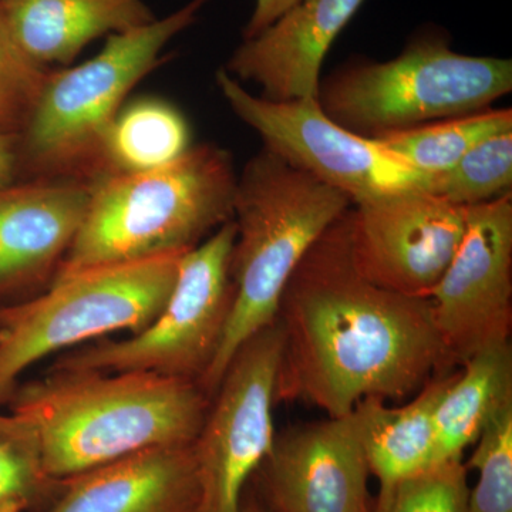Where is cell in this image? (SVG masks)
Masks as SVG:
<instances>
[{"label": "cell", "mask_w": 512, "mask_h": 512, "mask_svg": "<svg viewBox=\"0 0 512 512\" xmlns=\"http://www.w3.org/2000/svg\"><path fill=\"white\" fill-rule=\"evenodd\" d=\"M466 468L478 473L468 512H512V404L488 421Z\"/></svg>", "instance_id": "obj_24"}, {"label": "cell", "mask_w": 512, "mask_h": 512, "mask_svg": "<svg viewBox=\"0 0 512 512\" xmlns=\"http://www.w3.org/2000/svg\"><path fill=\"white\" fill-rule=\"evenodd\" d=\"M366 0H299L259 35L244 39L224 67L258 84L271 101L318 100L330 47Z\"/></svg>", "instance_id": "obj_15"}, {"label": "cell", "mask_w": 512, "mask_h": 512, "mask_svg": "<svg viewBox=\"0 0 512 512\" xmlns=\"http://www.w3.org/2000/svg\"><path fill=\"white\" fill-rule=\"evenodd\" d=\"M512 131V111L483 110L375 137L387 151L421 174L450 170L487 138Z\"/></svg>", "instance_id": "obj_21"}, {"label": "cell", "mask_w": 512, "mask_h": 512, "mask_svg": "<svg viewBox=\"0 0 512 512\" xmlns=\"http://www.w3.org/2000/svg\"><path fill=\"white\" fill-rule=\"evenodd\" d=\"M19 165V136L0 130V188L13 184Z\"/></svg>", "instance_id": "obj_28"}, {"label": "cell", "mask_w": 512, "mask_h": 512, "mask_svg": "<svg viewBox=\"0 0 512 512\" xmlns=\"http://www.w3.org/2000/svg\"><path fill=\"white\" fill-rule=\"evenodd\" d=\"M181 255L57 276L45 292L0 305V404L45 357L147 328L173 291Z\"/></svg>", "instance_id": "obj_7"}, {"label": "cell", "mask_w": 512, "mask_h": 512, "mask_svg": "<svg viewBox=\"0 0 512 512\" xmlns=\"http://www.w3.org/2000/svg\"><path fill=\"white\" fill-rule=\"evenodd\" d=\"M350 255L373 285L429 299L466 232L467 208L426 190L357 202L346 212Z\"/></svg>", "instance_id": "obj_12"}, {"label": "cell", "mask_w": 512, "mask_h": 512, "mask_svg": "<svg viewBox=\"0 0 512 512\" xmlns=\"http://www.w3.org/2000/svg\"><path fill=\"white\" fill-rule=\"evenodd\" d=\"M49 70L23 55L0 6V130L20 136Z\"/></svg>", "instance_id": "obj_26"}, {"label": "cell", "mask_w": 512, "mask_h": 512, "mask_svg": "<svg viewBox=\"0 0 512 512\" xmlns=\"http://www.w3.org/2000/svg\"><path fill=\"white\" fill-rule=\"evenodd\" d=\"M43 512H201L194 447L150 448L60 481Z\"/></svg>", "instance_id": "obj_16"}, {"label": "cell", "mask_w": 512, "mask_h": 512, "mask_svg": "<svg viewBox=\"0 0 512 512\" xmlns=\"http://www.w3.org/2000/svg\"><path fill=\"white\" fill-rule=\"evenodd\" d=\"M512 404L511 343L481 350L461 365L434 413L436 464L461 460L488 421Z\"/></svg>", "instance_id": "obj_19"}, {"label": "cell", "mask_w": 512, "mask_h": 512, "mask_svg": "<svg viewBox=\"0 0 512 512\" xmlns=\"http://www.w3.org/2000/svg\"><path fill=\"white\" fill-rule=\"evenodd\" d=\"M190 147V127L181 111L164 100H137L121 109L110 127L101 153L103 175L157 170Z\"/></svg>", "instance_id": "obj_20"}, {"label": "cell", "mask_w": 512, "mask_h": 512, "mask_svg": "<svg viewBox=\"0 0 512 512\" xmlns=\"http://www.w3.org/2000/svg\"><path fill=\"white\" fill-rule=\"evenodd\" d=\"M456 372L437 373L403 406L367 397L353 409L367 466L380 487L436 466L434 413Z\"/></svg>", "instance_id": "obj_18"}, {"label": "cell", "mask_w": 512, "mask_h": 512, "mask_svg": "<svg viewBox=\"0 0 512 512\" xmlns=\"http://www.w3.org/2000/svg\"><path fill=\"white\" fill-rule=\"evenodd\" d=\"M93 181L39 178L0 188V301L52 284L79 234Z\"/></svg>", "instance_id": "obj_14"}, {"label": "cell", "mask_w": 512, "mask_h": 512, "mask_svg": "<svg viewBox=\"0 0 512 512\" xmlns=\"http://www.w3.org/2000/svg\"><path fill=\"white\" fill-rule=\"evenodd\" d=\"M205 3L191 0L163 19L111 35L93 59L47 73L19 136V154L32 173L89 181L101 177L104 141L128 93L163 62L165 46L195 23Z\"/></svg>", "instance_id": "obj_5"}, {"label": "cell", "mask_w": 512, "mask_h": 512, "mask_svg": "<svg viewBox=\"0 0 512 512\" xmlns=\"http://www.w3.org/2000/svg\"><path fill=\"white\" fill-rule=\"evenodd\" d=\"M235 235L232 220L180 256L173 291L147 328L67 353L50 370L156 373L200 384L231 312Z\"/></svg>", "instance_id": "obj_8"}, {"label": "cell", "mask_w": 512, "mask_h": 512, "mask_svg": "<svg viewBox=\"0 0 512 512\" xmlns=\"http://www.w3.org/2000/svg\"><path fill=\"white\" fill-rule=\"evenodd\" d=\"M512 131L478 144L444 173L430 175L427 192L457 207H473L511 192Z\"/></svg>", "instance_id": "obj_23"}, {"label": "cell", "mask_w": 512, "mask_h": 512, "mask_svg": "<svg viewBox=\"0 0 512 512\" xmlns=\"http://www.w3.org/2000/svg\"><path fill=\"white\" fill-rule=\"evenodd\" d=\"M10 35L37 66L69 64L93 40L156 20L144 0H0Z\"/></svg>", "instance_id": "obj_17"}, {"label": "cell", "mask_w": 512, "mask_h": 512, "mask_svg": "<svg viewBox=\"0 0 512 512\" xmlns=\"http://www.w3.org/2000/svg\"><path fill=\"white\" fill-rule=\"evenodd\" d=\"M218 89L239 120L255 130L265 150L348 195L353 204L407 190H427L421 174L375 140L330 119L319 101H271L249 93L221 67Z\"/></svg>", "instance_id": "obj_9"}, {"label": "cell", "mask_w": 512, "mask_h": 512, "mask_svg": "<svg viewBox=\"0 0 512 512\" xmlns=\"http://www.w3.org/2000/svg\"><path fill=\"white\" fill-rule=\"evenodd\" d=\"M298 2L299 0H255L254 12L244 29V39L259 35Z\"/></svg>", "instance_id": "obj_27"}, {"label": "cell", "mask_w": 512, "mask_h": 512, "mask_svg": "<svg viewBox=\"0 0 512 512\" xmlns=\"http://www.w3.org/2000/svg\"><path fill=\"white\" fill-rule=\"evenodd\" d=\"M353 202L262 148L238 177L237 235L231 255L234 299L220 349L200 386L212 396L235 352L272 325L303 256Z\"/></svg>", "instance_id": "obj_4"}, {"label": "cell", "mask_w": 512, "mask_h": 512, "mask_svg": "<svg viewBox=\"0 0 512 512\" xmlns=\"http://www.w3.org/2000/svg\"><path fill=\"white\" fill-rule=\"evenodd\" d=\"M512 89V62L454 52L446 37H414L389 62H356L320 83L322 110L369 138L487 110Z\"/></svg>", "instance_id": "obj_6"}, {"label": "cell", "mask_w": 512, "mask_h": 512, "mask_svg": "<svg viewBox=\"0 0 512 512\" xmlns=\"http://www.w3.org/2000/svg\"><path fill=\"white\" fill-rule=\"evenodd\" d=\"M256 473L271 512L370 511V470L353 412L275 436Z\"/></svg>", "instance_id": "obj_13"}, {"label": "cell", "mask_w": 512, "mask_h": 512, "mask_svg": "<svg viewBox=\"0 0 512 512\" xmlns=\"http://www.w3.org/2000/svg\"><path fill=\"white\" fill-rule=\"evenodd\" d=\"M468 491L466 466L447 461L380 487L369 512H468Z\"/></svg>", "instance_id": "obj_25"}, {"label": "cell", "mask_w": 512, "mask_h": 512, "mask_svg": "<svg viewBox=\"0 0 512 512\" xmlns=\"http://www.w3.org/2000/svg\"><path fill=\"white\" fill-rule=\"evenodd\" d=\"M346 212L303 256L276 315L284 332L276 402L301 400L328 417L352 413L367 397L406 399L446 372L429 299L359 274Z\"/></svg>", "instance_id": "obj_1"}, {"label": "cell", "mask_w": 512, "mask_h": 512, "mask_svg": "<svg viewBox=\"0 0 512 512\" xmlns=\"http://www.w3.org/2000/svg\"><path fill=\"white\" fill-rule=\"evenodd\" d=\"M35 427L47 474L67 480L120 458L194 444L211 397L156 373L49 370L10 397Z\"/></svg>", "instance_id": "obj_2"}, {"label": "cell", "mask_w": 512, "mask_h": 512, "mask_svg": "<svg viewBox=\"0 0 512 512\" xmlns=\"http://www.w3.org/2000/svg\"><path fill=\"white\" fill-rule=\"evenodd\" d=\"M237 183L231 154L214 144L190 147L157 170L101 175L55 278L185 254L232 221Z\"/></svg>", "instance_id": "obj_3"}, {"label": "cell", "mask_w": 512, "mask_h": 512, "mask_svg": "<svg viewBox=\"0 0 512 512\" xmlns=\"http://www.w3.org/2000/svg\"><path fill=\"white\" fill-rule=\"evenodd\" d=\"M284 332L278 320L235 352L194 444L201 512H239L248 481L275 440L274 406Z\"/></svg>", "instance_id": "obj_10"}, {"label": "cell", "mask_w": 512, "mask_h": 512, "mask_svg": "<svg viewBox=\"0 0 512 512\" xmlns=\"http://www.w3.org/2000/svg\"><path fill=\"white\" fill-rule=\"evenodd\" d=\"M429 301L446 372L510 342L512 192L467 207L466 232Z\"/></svg>", "instance_id": "obj_11"}, {"label": "cell", "mask_w": 512, "mask_h": 512, "mask_svg": "<svg viewBox=\"0 0 512 512\" xmlns=\"http://www.w3.org/2000/svg\"><path fill=\"white\" fill-rule=\"evenodd\" d=\"M60 481L47 474L33 424L0 412V512H29L55 497Z\"/></svg>", "instance_id": "obj_22"}, {"label": "cell", "mask_w": 512, "mask_h": 512, "mask_svg": "<svg viewBox=\"0 0 512 512\" xmlns=\"http://www.w3.org/2000/svg\"><path fill=\"white\" fill-rule=\"evenodd\" d=\"M239 512H271L262 501H259L254 494L242 498L241 510Z\"/></svg>", "instance_id": "obj_29"}]
</instances>
